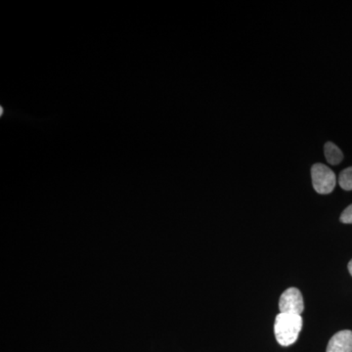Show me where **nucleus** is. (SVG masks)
Returning <instances> with one entry per match:
<instances>
[{
  "label": "nucleus",
  "mask_w": 352,
  "mask_h": 352,
  "mask_svg": "<svg viewBox=\"0 0 352 352\" xmlns=\"http://www.w3.org/2000/svg\"><path fill=\"white\" fill-rule=\"evenodd\" d=\"M302 329V315L281 314L276 316L274 333L277 342L282 346L295 344Z\"/></svg>",
  "instance_id": "1"
},
{
  "label": "nucleus",
  "mask_w": 352,
  "mask_h": 352,
  "mask_svg": "<svg viewBox=\"0 0 352 352\" xmlns=\"http://www.w3.org/2000/svg\"><path fill=\"white\" fill-rule=\"evenodd\" d=\"M312 183L317 193L326 195L335 189L337 178L333 171L323 164H315L311 168Z\"/></svg>",
  "instance_id": "2"
},
{
  "label": "nucleus",
  "mask_w": 352,
  "mask_h": 352,
  "mask_svg": "<svg viewBox=\"0 0 352 352\" xmlns=\"http://www.w3.org/2000/svg\"><path fill=\"white\" fill-rule=\"evenodd\" d=\"M279 308L281 314L302 315L305 310V303L300 289H286L280 298Z\"/></svg>",
  "instance_id": "3"
},
{
  "label": "nucleus",
  "mask_w": 352,
  "mask_h": 352,
  "mask_svg": "<svg viewBox=\"0 0 352 352\" xmlns=\"http://www.w3.org/2000/svg\"><path fill=\"white\" fill-rule=\"evenodd\" d=\"M327 352H352L351 331H340L333 335L329 342Z\"/></svg>",
  "instance_id": "4"
},
{
  "label": "nucleus",
  "mask_w": 352,
  "mask_h": 352,
  "mask_svg": "<svg viewBox=\"0 0 352 352\" xmlns=\"http://www.w3.org/2000/svg\"><path fill=\"white\" fill-rule=\"evenodd\" d=\"M324 151H325V157L328 163L333 166H337L344 159V154L340 151V148L332 142L326 143Z\"/></svg>",
  "instance_id": "5"
},
{
  "label": "nucleus",
  "mask_w": 352,
  "mask_h": 352,
  "mask_svg": "<svg viewBox=\"0 0 352 352\" xmlns=\"http://www.w3.org/2000/svg\"><path fill=\"white\" fill-rule=\"evenodd\" d=\"M339 184L342 189L346 191L352 190V166L347 168L340 173L339 177Z\"/></svg>",
  "instance_id": "6"
},
{
  "label": "nucleus",
  "mask_w": 352,
  "mask_h": 352,
  "mask_svg": "<svg viewBox=\"0 0 352 352\" xmlns=\"http://www.w3.org/2000/svg\"><path fill=\"white\" fill-rule=\"evenodd\" d=\"M340 221L342 223L352 224V205L349 206L340 215Z\"/></svg>",
  "instance_id": "7"
},
{
  "label": "nucleus",
  "mask_w": 352,
  "mask_h": 352,
  "mask_svg": "<svg viewBox=\"0 0 352 352\" xmlns=\"http://www.w3.org/2000/svg\"><path fill=\"white\" fill-rule=\"evenodd\" d=\"M349 273H351V276H352V259L351 261H349Z\"/></svg>",
  "instance_id": "8"
}]
</instances>
